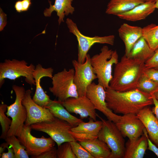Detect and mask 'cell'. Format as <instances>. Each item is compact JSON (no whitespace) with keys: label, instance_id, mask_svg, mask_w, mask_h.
<instances>
[{"label":"cell","instance_id":"obj_1","mask_svg":"<svg viewBox=\"0 0 158 158\" xmlns=\"http://www.w3.org/2000/svg\"><path fill=\"white\" fill-rule=\"evenodd\" d=\"M105 90L107 107L116 114H136L144 107L153 104L152 95L138 88L119 92L109 87Z\"/></svg>","mask_w":158,"mask_h":158},{"label":"cell","instance_id":"obj_2","mask_svg":"<svg viewBox=\"0 0 158 158\" xmlns=\"http://www.w3.org/2000/svg\"><path fill=\"white\" fill-rule=\"evenodd\" d=\"M145 63L143 60L130 58L124 54L115 65L109 87L119 92L137 88L145 68Z\"/></svg>","mask_w":158,"mask_h":158},{"label":"cell","instance_id":"obj_3","mask_svg":"<svg viewBox=\"0 0 158 158\" xmlns=\"http://www.w3.org/2000/svg\"><path fill=\"white\" fill-rule=\"evenodd\" d=\"M100 51L99 54L91 57L90 62L98 83L106 90L109 87L113 77V66L118 62V56L116 50L110 49L107 46H103Z\"/></svg>","mask_w":158,"mask_h":158},{"label":"cell","instance_id":"obj_4","mask_svg":"<svg viewBox=\"0 0 158 158\" xmlns=\"http://www.w3.org/2000/svg\"><path fill=\"white\" fill-rule=\"evenodd\" d=\"M97 116L102 122L98 138L105 142L110 149V158H123L126 150L125 140L116 123L103 118L98 114Z\"/></svg>","mask_w":158,"mask_h":158},{"label":"cell","instance_id":"obj_5","mask_svg":"<svg viewBox=\"0 0 158 158\" xmlns=\"http://www.w3.org/2000/svg\"><path fill=\"white\" fill-rule=\"evenodd\" d=\"M74 68L62 71L54 74L51 78L52 86L49 90L59 101L63 102L71 97L79 96L74 82Z\"/></svg>","mask_w":158,"mask_h":158},{"label":"cell","instance_id":"obj_6","mask_svg":"<svg viewBox=\"0 0 158 158\" xmlns=\"http://www.w3.org/2000/svg\"><path fill=\"white\" fill-rule=\"evenodd\" d=\"M35 68L32 63L29 66L24 60L6 59L0 63V87L4 82L5 79L14 80L23 76L25 82L31 85H35L33 73Z\"/></svg>","mask_w":158,"mask_h":158},{"label":"cell","instance_id":"obj_7","mask_svg":"<svg viewBox=\"0 0 158 158\" xmlns=\"http://www.w3.org/2000/svg\"><path fill=\"white\" fill-rule=\"evenodd\" d=\"M12 88L16 97L14 102L7 106V111L6 113L7 116L10 117L12 120L7 136L15 135L18 137L22 130L27 118L26 109L22 104L26 91L23 87L16 85H13Z\"/></svg>","mask_w":158,"mask_h":158},{"label":"cell","instance_id":"obj_8","mask_svg":"<svg viewBox=\"0 0 158 158\" xmlns=\"http://www.w3.org/2000/svg\"><path fill=\"white\" fill-rule=\"evenodd\" d=\"M32 129L49 135L58 146L66 142L76 141L70 133L72 126L67 121L54 117L51 121H45L30 126Z\"/></svg>","mask_w":158,"mask_h":158},{"label":"cell","instance_id":"obj_9","mask_svg":"<svg viewBox=\"0 0 158 158\" xmlns=\"http://www.w3.org/2000/svg\"><path fill=\"white\" fill-rule=\"evenodd\" d=\"M66 23L69 32L75 36L78 41L77 61L80 63L85 62L88 51L95 44H107L111 45L114 44L115 37L113 35L104 36H87L81 33L76 24L72 19L67 18Z\"/></svg>","mask_w":158,"mask_h":158},{"label":"cell","instance_id":"obj_10","mask_svg":"<svg viewBox=\"0 0 158 158\" xmlns=\"http://www.w3.org/2000/svg\"><path fill=\"white\" fill-rule=\"evenodd\" d=\"M31 129L30 126L24 125L20 134L17 137L31 157L38 156L54 147L55 142L51 137L36 138L31 135Z\"/></svg>","mask_w":158,"mask_h":158},{"label":"cell","instance_id":"obj_11","mask_svg":"<svg viewBox=\"0 0 158 158\" xmlns=\"http://www.w3.org/2000/svg\"><path fill=\"white\" fill-rule=\"evenodd\" d=\"M90 59V55L87 54L83 63H80L75 60L72 61L75 70L74 82L79 96H86L87 87L97 79L91 63Z\"/></svg>","mask_w":158,"mask_h":158},{"label":"cell","instance_id":"obj_12","mask_svg":"<svg viewBox=\"0 0 158 158\" xmlns=\"http://www.w3.org/2000/svg\"><path fill=\"white\" fill-rule=\"evenodd\" d=\"M86 96L95 109L102 113L108 120L115 123L119 121L121 116L114 113L108 107L106 100V90L102 85L92 82L87 88Z\"/></svg>","mask_w":158,"mask_h":158},{"label":"cell","instance_id":"obj_13","mask_svg":"<svg viewBox=\"0 0 158 158\" xmlns=\"http://www.w3.org/2000/svg\"><path fill=\"white\" fill-rule=\"evenodd\" d=\"M31 93L30 89L26 90L22 100V104L26 109L27 115L25 125L30 126L36 123L53 120L54 117L49 109L39 106L33 101L31 97Z\"/></svg>","mask_w":158,"mask_h":158},{"label":"cell","instance_id":"obj_14","mask_svg":"<svg viewBox=\"0 0 158 158\" xmlns=\"http://www.w3.org/2000/svg\"><path fill=\"white\" fill-rule=\"evenodd\" d=\"M116 124L124 137L133 141L143 133L144 126L136 114H129L123 115Z\"/></svg>","mask_w":158,"mask_h":158},{"label":"cell","instance_id":"obj_15","mask_svg":"<svg viewBox=\"0 0 158 158\" xmlns=\"http://www.w3.org/2000/svg\"><path fill=\"white\" fill-rule=\"evenodd\" d=\"M61 103L70 113L78 114L82 118L89 116L95 121H96V109L86 96L69 98Z\"/></svg>","mask_w":158,"mask_h":158},{"label":"cell","instance_id":"obj_16","mask_svg":"<svg viewBox=\"0 0 158 158\" xmlns=\"http://www.w3.org/2000/svg\"><path fill=\"white\" fill-rule=\"evenodd\" d=\"M54 70L51 67L44 68L42 65L38 64L36 67L33 73L35 81L36 89L35 94L32 98L37 104L42 107L47 106L51 102L49 96L44 91L40 84L41 79L43 77H48L51 79L53 77Z\"/></svg>","mask_w":158,"mask_h":158},{"label":"cell","instance_id":"obj_17","mask_svg":"<svg viewBox=\"0 0 158 158\" xmlns=\"http://www.w3.org/2000/svg\"><path fill=\"white\" fill-rule=\"evenodd\" d=\"M102 126L101 121H95L90 118L87 122L82 121L77 126L72 127L70 133L77 141L92 140L98 138Z\"/></svg>","mask_w":158,"mask_h":158},{"label":"cell","instance_id":"obj_18","mask_svg":"<svg viewBox=\"0 0 158 158\" xmlns=\"http://www.w3.org/2000/svg\"><path fill=\"white\" fill-rule=\"evenodd\" d=\"M136 115L143 124L150 138L158 147V119L152 108L149 106L146 107Z\"/></svg>","mask_w":158,"mask_h":158},{"label":"cell","instance_id":"obj_19","mask_svg":"<svg viewBox=\"0 0 158 158\" xmlns=\"http://www.w3.org/2000/svg\"><path fill=\"white\" fill-rule=\"evenodd\" d=\"M118 32L119 37L125 45L124 54L127 56L134 44L142 37V28L123 23L121 25Z\"/></svg>","mask_w":158,"mask_h":158},{"label":"cell","instance_id":"obj_20","mask_svg":"<svg viewBox=\"0 0 158 158\" xmlns=\"http://www.w3.org/2000/svg\"><path fill=\"white\" fill-rule=\"evenodd\" d=\"M155 9V1H146L129 11L117 16L122 19L136 21L145 19L153 13Z\"/></svg>","mask_w":158,"mask_h":158},{"label":"cell","instance_id":"obj_21","mask_svg":"<svg viewBox=\"0 0 158 158\" xmlns=\"http://www.w3.org/2000/svg\"><path fill=\"white\" fill-rule=\"evenodd\" d=\"M94 158H110L111 150L107 144L98 138L78 142Z\"/></svg>","mask_w":158,"mask_h":158},{"label":"cell","instance_id":"obj_22","mask_svg":"<svg viewBox=\"0 0 158 158\" xmlns=\"http://www.w3.org/2000/svg\"><path fill=\"white\" fill-rule=\"evenodd\" d=\"M45 108L49 109L54 117L67 121L73 127L77 126L83 121L81 119L71 114L63 105L61 102L58 100H51Z\"/></svg>","mask_w":158,"mask_h":158},{"label":"cell","instance_id":"obj_23","mask_svg":"<svg viewBox=\"0 0 158 158\" xmlns=\"http://www.w3.org/2000/svg\"><path fill=\"white\" fill-rule=\"evenodd\" d=\"M126 150L123 158H143L147 149V140L143 134L137 139L126 143Z\"/></svg>","mask_w":158,"mask_h":158},{"label":"cell","instance_id":"obj_24","mask_svg":"<svg viewBox=\"0 0 158 158\" xmlns=\"http://www.w3.org/2000/svg\"><path fill=\"white\" fill-rule=\"evenodd\" d=\"M73 0H55L54 5H52L50 1H49L50 6L46 8L44 14L46 17H50L53 12L55 11L59 17L58 22L59 25L62 22H64L63 18L65 16L72 14L75 11V8L72 5Z\"/></svg>","mask_w":158,"mask_h":158},{"label":"cell","instance_id":"obj_25","mask_svg":"<svg viewBox=\"0 0 158 158\" xmlns=\"http://www.w3.org/2000/svg\"><path fill=\"white\" fill-rule=\"evenodd\" d=\"M144 1L143 0H110L105 12L108 14L117 16L129 11Z\"/></svg>","mask_w":158,"mask_h":158},{"label":"cell","instance_id":"obj_26","mask_svg":"<svg viewBox=\"0 0 158 158\" xmlns=\"http://www.w3.org/2000/svg\"><path fill=\"white\" fill-rule=\"evenodd\" d=\"M154 52L142 37L134 44L129 54L126 56L145 62L153 56Z\"/></svg>","mask_w":158,"mask_h":158},{"label":"cell","instance_id":"obj_27","mask_svg":"<svg viewBox=\"0 0 158 158\" xmlns=\"http://www.w3.org/2000/svg\"><path fill=\"white\" fill-rule=\"evenodd\" d=\"M142 37L153 51L158 49V25L152 23L143 28Z\"/></svg>","mask_w":158,"mask_h":158},{"label":"cell","instance_id":"obj_28","mask_svg":"<svg viewBox=\"0 0 158 158\" xmlns=\"http://www.w3.org/2000/svg\"><path fill=\"white\" fill-rule=\"evenodd\" d=\"M5 140L7 144L12 148L15 158H29V155L25 150L26 149L25 147L21 145L20 140L16 136H8Z\"/></svg>","mask_w":158,"mask_h":158},{"label":"cell","instance_id":"obj_29","mask_svg":"<svg viewBox=\"0 0 158 158\" xmlns=\"http://www.w3.org/2000/svg\"><path fill=\"white\" fill-rule=\"evenodd\" d=\"M7 105L2 103L0 105V123L2 129L1 139H5L11 125L12 120L6 116L5 112L7 110Z\"/></svg>","mask_w":158,"mask_h":158},{"label":"cell","instance_id":"obj_30","mask_svg":"<svg viewBox=\"0 0 158 158\" xmlns=\"http://www.w3.org/2000/svg\"><path fill=\"white\" fill-rule=\"evenodd\" d=\"M137 88L151 95L158 88V83L150 80L143 74L138 82Z\"/></svg>","mask_w":158,"mask_h":158},{"label":"cell","instance_id":"obj_31","mask_svg":"<svg viewBox=\"0 0 158 158\" xmlns=\"http://www.w3.org/2000/svg\"><path fill=\"white\" fill-rule=\"evenodd\" d=\"M58 147L56 151L57 158H77L70 142H64Z\"/></svg>","mask_w":158,"mask_h":158},{"label":"cell","instance_id":"obj_32","mask_svg":"<svg viewBox=\"0 0 158 158\" xmlns=\"http://www.w3.org/2000/svg\"><path fill=\"white\" fill-rule=\"evenodd\" d=\"M73 151L77 158H94L77 141L70 142Z\"/></svg>","mask_w":158,"mask_h":158},{"label":"cell","instance_id":"obj_33","mask_svg":"<svg viewBox=\"0 0 158 158\" xmlns=\"http://www.w3.org/2000/svg\"><path fill=\"white\" fill-rule=\"evenodd\" d=\"M146 68H154L158 69V49L153 56L145 63Z\"/></svg>","mask_w":158,"mask_h":158},{"label":"cell","instance_id":"obj_34","mask_svg":"<svg viewBox=\"0 0 158 158\" xmlns=\"http://www.w3.org/2000/svg\"><path fill=\"white\" fill-rule=\"evenodd\" d=\"M143 74L150 80L158 83V69L154 68H145Z\"/></svg>","mask_w":158,"mask_h":158},{"label":"cell","instance_id":"obj_35","mask_svg":"<svg viewBox=\"0 0 158 158\" xmlns=\"http://www.w3.org/2000/svg\"><path fill=\"white\" fill-rule=\"evenodd\" d=\"M57 149L54 147L40 155L34 157V158H57Z\"/></svg>","mask_w":158,"mask_h":158},{"label":"cell","instance_id":"obj_36","mask_svg":"<svg viewBox=\"0 0 158 158\" xmlns=\"http://www.w3.org/2000/svg\"><path fill=\"white\" fill-rule=\"evenodd\" d=\"M143 133L146 135L147 140V149L153 152L158 157V148L149 138L145 128Z\"/></svg>","mask_w":158,"mask_h":158},{"label":"cell","instance_id":"obj_37","mask_svg":"<svg viewBox=\"0 0 158 158\" xmlns=\"http://www.w3.org/2000/svg\"><path fill=\"white\" fill-rule=\"evenodd\" d=\"M6 15L0 8V31H2L7 23Z\"/></svg>","mask_w":158,"mask_h":158},{"label":"cell","instance_id":"obj_38","mask_svg":"<svg viewBox=\"0 0 158 158\" xmlns=\"http://www.w3.org/2000/svg\"><path fill=\"white\" fill-rule=\"evenodd\" d=\"M7 145L6 146L8 152L6 153L3 152L0 156L1 158H15L13 150L10 145Z\"/></svg>","mask_w":158,"mask_h":158},{"label":"cell","instance_id":"obj_39","mask_svg":"<svg viewBox=\"0 0 158 158\" xmlns=\"http://www.w3.org/2000/svg\"><path fill=\"white\" fill-rule=\"evenodd\" d=\"M151 95L153 100V104L154 105V106L152 108V110L153 114L158 119V101L153 95Z\"/></svg>","mask_w":158,"mask_h":158},{"label":"cell","instance_id":"obj_40","mask_svg":"<svg viewBox=\"0 0 158 158\" xmlns=\"http://www.w3.org/2000/svg\"><path fill=\"white\" fill-rule=\"evenodd\" d=\"M23 12L27 11L31 4V0H22Z\"/></svg>","mask_w":158,"mask_h":158},{"label":"cell","instance_id":"obj_41","mask_svg":"<svg viewBox=\"0 0 158 158\" xmlns=\"http://www.w3.org/2000/svg\"><path fill=\"white\" fill-rule=\"evenodd\" d=\"M14 7L17 12L20 13L23 12L22 0H18L16 1L14 5Z\"/></svg>","mask_w":158,"mask_h":158},{"label":"cell","instance_id":"obj_42","mask_svg":"<svg viewBox=\"0 0 158 158\" xmlns=\"http://www.w3.org/2000/svg\"><path fill=\"white\" fill-rule=\"evenodd\" d=\"M151 95H153L158 101V88H157Z\"/></svg>","mask_w":158,"mask_h":158},{"label":"cell","instance_id":"obj_43","mask_svg":"<svg viewBox=\"0 0 158 158\" xmlns=\"http://www.w3.org/2000/svg\"><path fill=\"white\" fill-rule=\"evenodd\" d=\"M6 148L4 147L1 145L0 146V155L4 152V151L5 149Z\"/></svg>","mask_w":158,"mask_h":158},{"label":"cell","instance_id":"obj_44","mask_svg":"<svg viewBox=\"0 0 158 158\" xmlns=\"http://www.w3.org/2000/svg\"><path fill=\"white\" fill-rule=\"evenodd\" d=\"M155 8H157L158 10V0H155Z\"/></svg>","mask_w":158,"mask_h":158},{"label":"cell","instance_id":"obj_45","mask_svg":"<svg viewBox=\"0 0 158 158\" xmlns=\"http://www.w3.org/2000/svg\"><path fill=\"white\" fill-rule=\"evenodd\" d=\"M145 1H155V0H143Z\"/></svg>","mask_w":158,"mask_h":158}]
</instances>
